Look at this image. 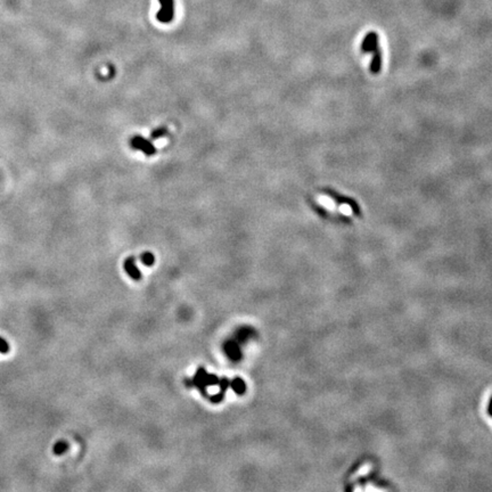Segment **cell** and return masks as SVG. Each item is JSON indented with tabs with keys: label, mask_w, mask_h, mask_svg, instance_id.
Here are the masks:
<instances>
[{
	"label": "cell",
	"mask_w": 492,
	"mask_h": 492,
	"mask_svg": "<svg viewBox=\"0 0 492 492\" xmlns=\"http://www.w3.org/2000/svg\"><path fill=\"white\" fill-rule=\"evenodd\" d=\"M130 144L133 150L142 151L147 156H153L156 153V148L154 147V145L148 139L144 138L143 136H135L131 139Z\"/></svg>",
	"instance_id": "obj_4"
},
{
	"label": "cell",
	"mask_w": 492,
	"mask_h": 492,
	"mask_svg": "<svg viewBox=\"0 0 492 492\" xmlns=\"http://www.w3.org/2000/svg\"><path fill=\"white\" fill-rule=\"evenodd\" d=\"M167 133V129L165 127H162V128H158V129H155V130L151 133V138L152 139H159V138H162V137H164Z\"/></svg>",
	"instance_id": "obj_12"
},
{
	"label": "cell",
	"mask_w": 492,
	"mask_h": 492,
	"mask_svg": "<svg viewBox=\"0 0 492 492\" xmlns=\"http://www.w3.org/2000/svg\"><path fill=\"white\" fill-rule=\"evenodd\" d=\"M67 449H68V444L66 443V442L59 441L54 445V449H53V451H54L55 455L59 456V455H62V453L65 452Z\"/></svg>",
	"instance_id": "obj_10"
},
{
	"label": "cell",
	"mask_w": 492,
	"mask_h": 492,
	"mask_svg": "<svg viewBox=\"0 0 492 492\" xmlns=\"http://www.w3.org/2000/svg\"><path fill=\"white\" fill-rule=\"evenodd\" d=\"M379 48V34L375 31H371L366 34L361 43V52L364 54L374 53Z\"/></svg>",
	"instance_id": "obj_5"
},
{
	"label": "cell",
	"mask_w": 492,
	"mask_h": 492,
	"mask_svg": "<svg viewBox=\"0 0 492 492\" xmlns=\"http://www.w3.org/2000/svg\"><path fill=\"white\" fill-rule=\"evenodd\" d=\"M232 390H234L237 394H243L246 390V385L244 383V381L241 379H235L232 380Z\"/></svg>",
	"instance_id": "obj_9"
},
{
	"label": "cell",
	"mask_w": 492,
	"mask_h": 492,
	"mask_svg": "<svg viewBox=\"0 0 492 492\" xmlns=\"http://www.w3.org/2000/svg\"><path fill=\"white\" fill-rule=\"evenodd\" d=\"M373 58L371 62V72L373 74H379L381 70H382V64H383V54L381 48L379 47L375 52L372 53Z\"/></svg>",
	"instance_id": "obj_6"
},
{
	"label": "cell",
	"mask_w": 492,
	"mask_h": 492,
	"mask_svg": "<svg viewBox=\"0 0 492 492\" xmlns=\"http://www.w3.org/2000/svg\"><path fill=\"white\" fill-rule=\"evenodd\" d=\"M224 350L229 358H231L232 360H239L241 359V350H239V345L237 343V339H230L228 341L226 344H224Z\"/></svg>",
	"instance_id": "obj_7"
},
{
	"label": "cell",
	"mask_w": 492,
	"mask_h": 492,
	"mask_svg": "<svg viewBox=\"0 0 492 492\" xmlns=\"http://www.w3.org/2000/svg\"><path fill=\"white\" fill-rule=\"evenodd\" d=\"M186 385L187 386H196L202 391V393L204 395H207V386H217L220 387V392L222 394H224V391L227 390L228 387L232 386V381L228 379H219L213 374L207 373L204 368H198V371L196 373V375L194 379L186 380Z\"/></svg>",
	"instance_id": "obj_1"
},
{
	"label": "cell",
	"mask_w": 492,
	"mask_h": 492,
	"mask_svg": "<svg viewBox=\"0 0 492 492\" xmlns=\"http://www.w3.org/2000/svg\"><path fill=\"white\" fill-rule=\"evenodd\" d=\"M140 261H142L145 266L151 267L153 266V263L155 262V258L153 254L150 253V252H146V253H143L140 255Z\"/></svg>",
	"instance_id": "obj_11"
},
{
	"label": "cell",
	"mask_w": 492,
	"mask_h": 492,
	"mask_svg": "<svg viewBox=\"0 0 492 492\" xmlns=\"http://www.w3.org/2000/svg\"><path fill=\"white\" fill-rule=\"evenodd\" d=\"M136 259L135 258H128L127 260L124 261V269H125V272L128 273L129 276H130L132 279H136V280H138L142 278V273H140L139 272V269L137 268V266H136Z\"/></svg>",
	"instance_id": "obj_8"
},
{
	"label": "cell",
	"mask_w": 492,
	"mask_h": 492,
	"mask_svg": "<svg viewBox=\"0 0 492 492\" xmlns=\"http://www.w3.org/2000/svg\"><path fill=\"white\" fill-rule=\"evenodd\" d=\"M323 193L326 194L327 196H329L331 198V200H333L335 202V203L343 204V205H348V207H350V209L352 210V212L356 216H358V217H361L362 216L361 209L359 207V204H358L357 202L353 200V198L342 195V194L335 192L334 189H330V188L323 189Z\"/></svg>",
	"instance_id": "obj_2"
},
{
	"label": "cell",
	"mask_w": 492,
	"mask_h": 492,
	"mask_svg": "<svg viewBox=\"0 0 492 492\" xmlns=\"http://www.w3.org/2000/svg\"><path fill=\"white\" fill-rule=\"evenodd\" d=\"M9 351V345L5 339L0 337V353H7Z\"/></svg>",
	"instance_id": "obj_13"
},
{
	"label": "cell",
	"mask_w": 492,
	"mask_h": 492,
	"mask_svg": "<svg viewBox=\"0 0 492 492\" xmlns=\"http://www.w3.org/2000/svg\"><path fill=\"white\" fill-rule=\"evenodd\" d=\"M161 9L156 14V18L161 23H170L174 17V0H159Z\"/></svg>",
	"instance_id": "obj_3"
}]
</instances>
